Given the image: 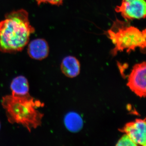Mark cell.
Listing matches in <instances>:
<instances>
[{
	"label": "cell",
	"mask_w": 146,
	"mask_h": 146,
	"mask_svg": "<svg viewBox=\"0 0 146 146\" xmlns=\"http://www.w3.org/2000/svg\"><path fill=\"white\" fill-rule=\"evenodd\" d=\"M0 22V51L3 52L20 51L28 44L35 31L28 13L21 9L8 13Z\"/></svg>",
	"instance_id": "cell-1"
},
{
	"label": "cell",
	"mask_w": 146,
	"mask_h": 146,
	"mask_svg": "<svg viewBox=\"0 0 146 146\" xmlns=\"http://www.w3.org/2000/svg\"><path fill=\"white\" fill-rule=\"evenodd\" d=\"M1 104L8 121L23 126L29 132L41 125L44 114L38 110L44 104L28 94L23 96L11 94L3 97Z\"/></svg>",
	"instance_id": "cell-2"
},
{
	"label": "cell",
	"mask_w": 146,
	"mask_h": 146,
	"mask_svg": "<svg viewBox=\"0 0 146 146\" xmlns=\"http://www.w3.org/2000/svg\"><path fill=\"white\" fill-rule=\"evenodd\" d=\"M115 47L111 54L115 56L119 52L126 50L127 52L134 51L136 48L145 50L146 46V29L141 31L127 22L117 20L112 27L106 32Z\"/></svg>",
	"instance_id": "cell-3"
},
{
	"label": "cell",
	"mask_w": 146,
	"mask_h": 146,
	"mask_svg": "<svg viewBox=\"0 0 146 146\" xmlns=\"http://www.w3.org/2000/svg\"><path fill=\"white\" fill-rule=\"evenodd\" d=\"M146 64L145 61L133 66L128 78V87L136 96L145 98Z\"/></svg>",
	"instance_id": "cell-4"
},
{
	"label": "cell",
	"mask_w": 146,
	"mask_h": 146,
	"mask_svg": "<svg viewBox=\"0 0 146 146\" xmlns=\"http://www.w3.org/2000/svg\"><path fill=\"white\" fill-rule=\"evenodd\" d=\"M127 21L145 18L146 3L145 0H122L121 5L115 9Z\"/></svg>",
	"instance_id": "cell-5"
},
{
	"label": "cell",
	"mask_w": 146,
	"mask_h": 146,
	"mask_svg": "<svg viewBox=\"0 0 146 146\" xmlns=\"http://www.w3.org/2000/svg\"><path fill=\"white\" fill-rule=\"evenodd\" d=\"M120 132L127 134L137 146H146V119H137L127 123L119 129Z\"/></svg>",
	"instance_id": "cell-6"
},
{
	"label": "cell",
	"mask_w": 146,
	"mask_h": 146,
	"mask_svg": "<svg viewBox=\"0 0 146 146\" xmlns=\"http://www.w3.org/2000/svg\"><path fill=\"white\" fill-rule=\"evenodd\" d=\"M49 47L45 39H37L33 40L29 44L28 53L33 59L42 60L48 56Z\"/></svg>",
	"instance_id": "cell-7"
},
{
	"label": "cell",
	"mask_w": 146,
	"mask_h": 146,
	"mask_svg": "<svg viewBox=\"0 0 146 146\" xmlns=\"http://www.w3.org/2000/svg\"><path fill=\"white\" fill-rule=\"evenodd\" d=\"M60 69L67 77L73 78L78 76L80 73V63L76 58L69 56L62 60Z\"/></svg>",
	"instance_id": "cell-8"
},
{
	"label": "cell",
	"mask_w": 146,
	"mask_h": 146,
	"mask_svg": "<svg viewBox=\"0 0 146 146\" xmlns=\"http://www.w3.org/2000/svg\"><path fill=\"white\" fill-rule=\"evenodd\" d=\"M64 123L67 129L72 133L79 132L83 127V121L81 116L74 112H68L65 115Z\"/></svg>",
	"instance_id": "cell-9"
},
{
	"label": "cell",
	"mask_w": 146,
	"mask_h": 146,
	"mask_svg": "<svg viewBox=\"0 0 146 146\" xmlns=\"http://www.w3.org/2000/svg\"><path fill=\"white\" fill-rule=\"evenodd\" d=\"M12 94L16 96H23L29 94V84L25 77L19 76L15 78L10 84Z\"/></svg>",
	"instance_id": "cell-10"
},
{
	"label": "cell",
	"mask_w": 146,
	"mask_h": 146,
	"mask_svg": "<svg viewBox=\"0 0 146 146\" xmlns=\"http://www.w3.org/2000/svg\"><path fill=\"white\" fill-rule=\"evenodd\" d=\"M116 146H137L130 137L125 133H124L121 138L118 141Z\"/></svg>",
	"instance_id": "cell-11"
},
{
	"label": "cell",
	"mask_w": 146,
	"mask_h": 146,
	"mask_svg": "<svg viewBox=\"0 0 146 146\" xmlns=\"http://www.w3.org/2000/svg\"><path fill=\"white\" fill-rule=\"evenodd\" d=\"M39 5L42 3H49L54 5H59L63 3L64 0H36Z\"/></svg>",
	"instance_id": "cell-12"
},
{
	"label": "cell",
	"mask_w": 146,
	"mask_h": 146,
	"mask_svg": "<svg viewBox=\"0 0 146 146\" xmlns=\"http://www.w3.org/2000/svg\"><path fill=\"white\" fill-rule=\"evenodd\" d=\"M0 129H1V123H0Z\"/></svg>",
	"instance_id": "cell-13"
}]
</instances>
